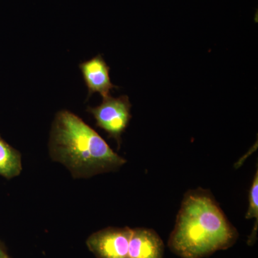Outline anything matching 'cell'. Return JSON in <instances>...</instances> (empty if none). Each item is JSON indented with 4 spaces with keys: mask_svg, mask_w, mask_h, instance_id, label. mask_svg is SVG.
I'll return each mask as SVG.
<instances>
[{
    "mask_svg": "<svg viewBox=\"0 0 258 258\" xmlns=\"http://www.w3.org/2000/svg\"><path fill=\"white\" fill-rule=\"evenodd\" d=\"M238 237L210 191L197 189L185 194L168 246L180 258H204L232 247Z\"/></svg>",
    "mask_w": 258,
    "mask_h": 258,
    "instance_id": "obj_1",
    "label": "cell"
},
{
    "mask_svg": "<svg viewBox=\"0 0 258 258\" xmlns=\"http://www.w3.org/2000/svg\"><path fill=\"white\" fill-rule=\"evenodd\" d=\"M132 104L127 96L113 98L111 96L103 98L100 106L88 107L87 111L96 120V125L103 129L108 137L116 141L120 147L121 135L128 127L132 118Z\"/></svg>",
    "mask_w": 258,
    "mask_h": 258,
    "instance_id": "obj_3",
    "label": "cell"
},
{
    "mask_svg": "<svg viewBox=\"0 0 258 258\" xmlns=\"http://www.w3.org/2000/svg\"><path fill=\"white\" fill-rule=\"evenodd\" d=\"M132 234V229L128 227H107L90 235L86 244L97 258H130Z\"/></svg>",
    "mask_w": 258,
    "mask_h": 258,
    "instance_id": "obj_4",
    "label": "cell"
},
{
    "mask_svg": "<svg viewBox=\"0 0 258 258\" xmlns=\"http://www.w3.org/2000/svg\"><path fill=\"white\" fill-rule=\"evenodd\" d=\"M83 79L88 90V98L95 93H99L103 98L110 96L111 90L118 86L112 83L109 76L110 67L101 55L79 64Z\"/></svg>",
    "mask_w": 258,
    "mask_h": 258,
    "instance_id": "obj_5",
    "label": "cell"
},
{
    "mask_svg": "<svg viewBox=\"0 0 258 258\" xmlns=\"http://www.w3.org/2000/svg\"><path fill=\"white\" fill-rule=\"evenodd\" d=\"M247 220L255 219L256 223H258V171L254 174L252 186L249 191V206L246 213Z\"/></svg>",
    "mask_w": 258,
    "mask_h": 258,
    "instance_id": "obj_8",
    "label": "cell"
},
{
    "mask_svg": "<svg viewBox=\"0 0 258 258\" xmlns=\"http://www.w3.org/2000/svg\"><path fill=\"white\" fill-rule=\"evenodd\" d=\"M8 257H9V256H8V253H7L4 246H3V244H2L1 242H0V258Z\"/></svg>",
    "mask_w": 258,
    "mask_h": 258,
    "instance_id": "obj_9",
    "label": "cell"
},
{
    "mask_svg": "<svg viewBox=\"0 0 258 258\" xmlns=\"http://www.w3.org/2000/svg\"><path fill=\"white\" fill-rule=\"evenodd\" d=\"M23 170L22 155L0 137V176L11 179Z\"/></svg>",
    "mask_w": 258,
    "mask_h": 258,
    "instance_id": "obj_7",
    "label": "cell"
},
{
    "mask_svg": "<svg viewBox=\"0 0 258 258\" xmlns=\"http://www.w3.org/2000/svg\"><path fill=\"white\" fill-rule=\"evenodd\" d=\"M8 258H10V257H8Z\"/></svg>",
    "mask_w": 258,
    "mask_h": 258,
    "instance_id": "obj_10",
    "label": "cell"
},
{
    "mask_svg": "<svg viewBox=\"0 0 258 258\" xmlns=\"http://www.w3.org/2000/svg\"><path fill=\"white\" fill-rule=\"evenodd\" d=\"M48 147L52 161L66 166L75 179L115 171L126 163L94 129L66 110L55 115Z\"/></svg>",
    "mask_w": 258,
    "mask_h": 258,
    "instance_id": "obj_2",
    "label": "cell"
},
{
    "mask_svg": "<svg viewBox=\"0 0 258 258\" xmlns=\"http://www.w3.org/2000/svg\"><path fill=\"white\" fill-rule=\"evenodd\" d=\"M128 253L130 258H164V244L152 229H132Z\"/></svg>",
    "mask_w": 258,
    "mask_h": 258,
    "instance_id": "obj_6",
    "label": "cell"
}]
</instances>
